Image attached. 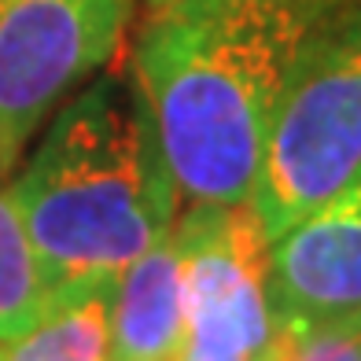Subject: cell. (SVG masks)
<instances>
[{"instance_id": "8fae6325", "label": "cell", "mask_w": 361, "mask_h": 361, "mask_svg": "<svg viewBox=\"0 0 361 361\" xmlns=\"http://www.w3.org/2000/svg\"><path fill=\"white\" fill-rule=\"evenodd\" d=\"M276 354H281V350H276Z\"/></svg>"}, {"instance_id": "3957f363", "label": "cell", "mask_w": 361, "mask_h": 361, "mask_svg": "<svg viewBox=\"0 0 361 361\" xmlns=\"http://www.w3.org/2000/svg\"><path fill=\"white\" fill-rule=\"evenodd\" d=\"M361 166V0H339L291 67L251 210L273 243Z\"/></svg>"}, {"instance_id": "277c9868", "label": "cell", "mask_w": 361, "mask_h": 361, "mask_svg": "<svg viewBox=\"0 0 361 361\" xmlns=\"http://www.w3.org/2000/svg\"><path fill=\"white\" fill-rule=\"evenodd\" d=\"M185 251L188 324L177 361H276L269 240L251 203H188L173 221Z\"/></svg>"}, {"instance_id": "ba28073f", "label": "cell", "mask_w": 361, "mask_h": 361, "mask_svg": "<svg viewBox=\"0 0 361 361\" xmlns=\"http://www.w3.org/2000/svg\"><path fill=\"white\" fill-rule=\"evenodd\" d=\"M111 288L56 291L52 306L26 336L0 343V361H107Z\"/></svg>"}, {"instance_id": "30bf717a", "label": "cell", "mask_w": 361, "mask_h": 361, "mask_svg": "<svg viewBox=\"0 0 361 361\" xmlns=\"http://www.w3.org/2000/svg\"><path fill=\"white\" fill-rule=\"evenodd\" d=\"M276 361H361V324H310L281 328V354Z\"/></svg>"}, {"instance_id": "6da1fadb", "label": "cell", "mask_w": 361, "mask_h": 361, "mask_svg": "<svg viewBox=\"0 0 361 361\" xmlns=\"http://www.w3.org/2000/svg\"><path fill=\"white\" fill-rule=\"evenodd\" d=\"M339 0H155L133 85L188 203H247L281 92Z\"/></svg>"}, {"instance_id": "8992f818", "label": "cell", "mask_w": 361, "mask_h": 361, "mask_svg": "<svg viewBox=\"0 0 361 361\" xmlns=\"http://www.w3.org/2000/svg\"><path fill=\"white\" fill-rule=\"evenodd\" d=\"M276 328L361 324V166L269 243Z\"/></svg>"}, {"instance_id": "7a4b0ae2", "label": "cell", "mask_w": 361, "mask_h": 361, "mask_svg": "<svg viewBox=\"0 0 361 361\" xmlns=\"http://www.w3.org/2000/svg\"><path fill=\"white\" fill-rule=\"evenodd\" d=\"M8 192L56 291L114 284L180 214L152 114L122 78L63 104Z\"/></svg>"}, {"instance_id": "5b68a950", "label": "cell", "mask_w": 361, "mask_h": 361, "mask_svg": "<svg viewBox=\"0 0 361 361\" xmlns=\"http://www.w3.org/2000/svg\"><path fill=\"white\" fill-rule=\"evenodd\" d=\"M129 0H0V173L118 52Z\"/></svg>"}, {"instance_id": "52a82bcc", "label": "cell", "mask_w": 361, "mask_h": 361, "mask_svg": "<svg viewBox=\"0 0 361 361\" xmlns=\"http://www.w3.org/2000/svg\"><path fill=\"white\" fill-rule=\"evenodd\" d=\"M185 324V251L170 228L111 288L107 361H177Z\"/></svg>"}, {"instance_id": "9c48e42d", "label": "cell", "mask_w": 361, "mask_h": 361, "mask_svg": "<svg viewBox=\"0 0 361 361\" xmlns=\"http://www.w3.org/2000/svg\"><path fill=\"white\" fill-rule=\"evenodd\" d=\"M52 299L56 288L48 284L11 192L4 188V173H0V343L26 336L44 317Z\"/></svg>"}]
</instances>
